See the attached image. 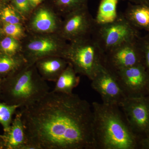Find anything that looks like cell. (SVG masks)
Returning a JSON list of instances; mask_svg holds the SVG:
<instances>
[{"label": "cell", "instance_id": "obj_1", "mask_svg": "<svg viewBox=\"0 0 149 149\" xmlns=\"http://www.w3.org/2000/svg\"><path fill=\"white\" fill-rule=\"evenodd\" d=\"M28 143L36 149H96L92 105L77 94L50 91L20 108Z\"/></svg>", "mask_w": 149, "mask_h": 149}, {"label": "cell", "instance_id": "obj_2", "mask_svg": "<svg viewBox=\"0 0 149 149\" xmlns=\"http://www.w3.org/2000/svg\"><path fill=\"white\" fill-rule=\"evenodd\" d=\"M93 128L96 149H136L140 137L128 125L117 105L93 102Z\"/></svg>", "mask_w": 149, "mask_h": 149}, {"label": "cell", "instance_id": "obj_3", "mask_svg": "<svg viewBox=\"0 0 149 149\" xmlns=\"http://www.w3.org/2000/svg\"><path fill=\"white\" fill-rule=\"evenodd\" d=\"M49 90L46 80L38 74L33 65L26 63L3 79L0 100L8 104L18 106L20 108L37 102Z\"/></svg>", "mask_w": 149, "mask_h": 149}, {"label": "cell", "instance_id": "obj_4", "mask_svg": "<svg viewBox=\"0 0 149 149\" xmlns=\"http://www.w3.org/2000/svg\"><path fill=\"white\" fill-rule=\"evenodd\" d=\"M63 58L77 73L91 80L105 65V54L92 37L72 41L67 46Z\"/></svg>", "mask_w": 149, "mask_h": 149}, {"label": "cell", "instance_id": "obj_5", "mask_svg": "<svg viewBox=\"0 0 149 149\" xmlns=\"http://www.w3.org/2000/svg\"><path fill=\"white\" fill-rule=\"evenodd\" d=\"M139 37V30L129 23L123 13L111 23L96 24L92 35L105 54L123 43Z\"/></svg>", "mask_w": 149, "mask_h": 149}, {"label": "cell", "instance_id": "obj_6", "mask_svg": "<svg viewBox=\"0 0 149 149\" xmlns=\"http://www.w3.org/2000/svg\"><path fill=\"white\" fill-rule=\"evenodd\" d=\"M118 106L133 132L145 136L149 124V95L125 97Z\"/></svg>", "mask_w": 149, "mask_h": 149}, {"label": "cell", "instance_id": "obj_7", "mask_svg": "<svg viewBox=\"0 0 149 149\" xmlns=\"http://www.w3.org/2000/svg\"><path fill=\"white\" fill-rule=\"evenodd\" d=\"M139 37L125 42L105 54V65L115 72L137 65L144 64Z\"/></svg>", "mask_w": 149, "mask_h": 149}, {"label": "cell", "instance_id": "obj_8", "mask_svg": "<svg viewBox=\"0 0 149 149\" xmlns=\"http://www.w3.org/2000/svg\"><path fill=\"white\" fill-rule=\"evenodd\" d=\"M114 72L126 97L149 95V73L144 64Z\"/></svg>", "mask_w": 149, "mask_h": 149}, {"label": "cell", "instance_id": "obj_9", "mask_svg": "<svg viewBox=\"0 0 149 149\" xmlns=\"http://www.w3.org/2000/svg\"><path fill=\"white\" fill-rule=\"evenodd\" d=\"M91 81L92 88L100 94L104 104L118 106L126 97L115 73L105 65Z\"/></svg>", "mask_w": 149, "mask_h": 149}, {"label": "cell", "instance_id": "obj_10", "mask_svg": "<svg viewBox=\"0 0 149 149\" xmlns=\"http://www.w3.org/2000/svg\"><path fill=\"white\" fill-rule=\"evenodd\" d=\"M96 24L86 6L67 15L62 35L71 42L91 37Z\"/></svg>", "mask_w": 149, "mask_h": 149}, {"label": "cell", "instance_id": "obj_11", "mask_svg": "<svg viewBox=\"0 0 149 149\" xmlns=\"http://www.w3.org/2000/svg\"><path fill=\"white\" fill-rule=\"evenodd\" d=\"M66 47L59 45L58 43L49 38H43L32 41L28 46L29 52L25 58L27 64L32 65L40 59L55 54L63 58L65 49L58 48Z\"/></svg>", "mask_w": 149, "mask_h": 149}, {"label": "cell", "instance_id": "obj_12", "mask_svg": "<svg viewBox=\"0 0 149 149\" xmlns=\"http://www.w3.org/2000/svg\"><path fill=\"white\" fill-rule=\"evenodd\" d=\"M4 149H23L28 143L21 113L17 111L8 130L2 135Z\"/></svg>", "mask_w": 149, "mask_h": 149}, {"label": "cell", "instance_id": "obj_13", "mask_svg": "<svg viewBox=\"0 0 149 149\" xmlns=\"http://www.w3.org/2000/svg\"><path fill=\"white\" fill-rule=\"evenodd\" d=\"M123 14L133 27L149 33V6L130 3Z\"/></svg>", "mask_w": 149, "mask_h": 149}, {"label": "cell", "instance_id": "obj_14", "mask_svg": "<svg viewBox=\"0 0 149 149\" xmlns=\"http://www.w3.org/2000/svg\"><path fill=\"white\" fill-rule=\"evenodd\" d=\"M59 57L42 58L37 61L41 77L46 81L55 82L68 65V62L66 59Z\"/></svg>", "mask_w": 149, "mask_h": 149}, {"label": "cell", "instance_id": "obj_15", "mask_svg": "<svg viewBox=\"0 0 149 149\" xmlns=\"http://www.w3.org/2000/svg\"><path fill=\"white\" fill-rule=\"evenodd\" d=\"M77 74L72 65L68 63L56 80L53 92L68 94L72 93L73 89L78 86L80 82V77Z\"/></svg>", "mask_w": 149, "mask_h": 149}, {"label": "cell", "instance_id": "obj_16", "mask_svg": "<svg viewBox=\"0 0 149 149\" xmlns=\"http://www.w3.org/2000/svg\"><path fill=\"white\" fill-rule=\"evenodd\" d=\"M120 0H101L95 22L97 24H103L115 21L118 16V4Z\"/></svg>", "mask_w": 149, "mask_h": 149}, {"label": "cell", "instance_id": "obj_17", "mask_svg": "<svg viewBox=\"0 0 149 149\" xmlns=\"http://www.w3.org/2000/svg\"><path fill=\"white\" fill-rule=\"evenodd\" d=\"M26 63L25 58L21 56L0 53V78H6Z\"/></svg>", "mask_w": 149, "mask_h": 149}, {"label": "cell", "instance_id": "obj_18", "mask_svg": "<svg viewBox=\"0 0 149 149\" xmlns=\"http://www.w3.org/2000/svg\"><path fill=\"white\" fill-rule=\"evenodd\" d=\"M32 25L36 30L39 32H51L56 28L55 19L49 11L41 9L34 17Z\"/></svg>", "mask_w": 149, "mask_h": 149}, {"label": "cell", "instance_id": "obj_19", "mask_svg": "<svg viewBox=\"0 0 149 149\" xmlns=\"http://www.w3.org/2000/svg\"><path fill=\"white\" fill-rule=\"evenodd\" d=\"M19 108L18 106L12 105L0 102V124L2 126L4 132L7 131L13 120V116Z\"/></svg>", "mask_w": 149, "mask_h": 149}, {"label": "cell", "instance_id": "obj_20", "mask_svg": "<svg viewBox=\"0 0 149 149\" xmlns=\"http://www.w3.org/2000/svg\"><path fill=\"white\" fill-rule=\"evenodd\" d=\"M61 13L68 14L73 11L87 6L88 0H54Z\"/></svg>", "mask_w": 149, "mask_h": 149}, {"label": "cell", "instance_id": "obj_21", "mask_svg": "<svg viewBox=\"0 0 149 149\" xmlns=\"http://www.w3.org/2000/svg\"><path fill=\"white\" fill-rule=\"evenodd\" d=\"M19 44L16 39L7 36L0 42V53L10 56L17 55Z\"/></svg>", "mask_w": 149, "mask_h": 149}, {"label": "cell", "instance_id": "obj_22", "mask_svg": "<svg viewBox=\"0 0 149 149\" xmlns=\"http://www.w3.org/2000/svg\"><path fill=\"white\" fill-rule=\"evenodd\" d=\"M0 18L4 23L19 24L20 17L10 6L3 7L0 11Z\"/></svg>", "mask_w": 149, "mask_h": 149}, {"label": "cell", "instance_id": "obj_23", "mask_svg": "<svg viewBox=\"0 0 149 149\" xmlns=\"http://www.w3.org/2000/svg\"><path fill=\"white\" fill-rule=\"evenodd\" d=\"M139 42L143 56L144 64L149 73V33L139 37Z\"/></svg>", "mask_w": 149, "mask_h": 149}, {"label": "cell", "instance_id": "obj_24", "mask_svg": "<svg viewBox=\"0 0 149 149\" xmlns=\"http://www.w3.org/2000/svg\"><path fill=\"white\" fill-rule=\"evenodd\" d=\"M3 31L7 36L15 39L21 37L23 35V30L19 24L4 23Z\"/></svg>", "mask_w": 149, "mask_h": 149}, {"label": "cell", "instance_id": "obj_25", "mask_svg": "<svg viewBox=\"0 0 149 149\" xmlns=\"http://www.w3.org/2000/svg\"><path fill=\"white\" fill-rule=\"evenodd\" d=\"M13 3L17 10L22 13L29 11L30 3L29 0H13Z\"/></svg>", "mask_w": 149, "mask_h": 149}, {"label": "cell", "instance_id": "obj_26", "mask_svg": "<svg viewBox=\"0 0 149 149\" xmlns=\"http://www.w3.org/2000/svg\"><path fill=\"white\" fill-rule=\"evenodd\" d=\"M138 148L142 149H149V136L140 138Z\"/></svg>", "mask_w": 149, "mask_h": 149}, {"label": "cell", "instance_id": "obj_27", "mask_svg": "<svg viewBox=\"0 0 149 149\" xmlns=\"http://www.w3.org/2000/svg\"><path fill=\"white\" fill-rule=\"evenodd\" d=\"M128 1L130 3L137 4H144L149 6V0H123Z\"/></svg>", "mask_w": 149, "mask_h": 149}, {"label": "cell", "instance_id": "obj_28", "mask_svg": "<svg viewBox=\"0 0 149 149\" xmlns=\"http://www.w3.org/2000/svg\"><path fill=\"white\" fill-rule=\"evenodd\" d=\"M29 1L30 5L32 6L35 7L40 3L42 0H29Z\"/></svg>", "mask_w": 149, "mask_h": 149}, {"label": "cell", "instance_id": "obj_29", "mask_svg": "<svg viewBox=\"0 0 149 149\" xmlns=\"http://www.w3.org/2000/svg\"><path fill=\"white\" fill-rule=\"evenodd\" d=\"M4 149V141L3 139L2 135H0V149Z\"/></svg>", "mask_w": 149, "mask_h": 149}, {"label": "cell", "instance_id": "obj_30", "mask_svg": "<svg viewBox=\"0 0 149 149\" xmlns=\"http://www.w3.org/2000/svg\"><path fill=\"white\" fill-rule=\"evenodd\" d=\"M149 136V124L148 127V129H147L146 132V135L145 136Z\"/></svg>", "mask_w": 149, "mask_h": 149}, {"label": "cell", "instance_id": "obj_31", "mask_svg": "<svg viewBox=\"0 0 149 149\" xmlns=\"http://www.w3.org/2000/svg\"><path fill=\"white\" fill-rule=\"evenodd\" d=\"M2 79L0 78V89H1V85L2 81Z\"/></svg>", "mask_w": 149, "mask_h": 149}, {"label": "cell", "instance_id": "obj_32", "mask_svg": "<svg viewBox=\"0 0 149 149\" xmlns=\"http://www.w3.org/2000/svg\"><path fill=\"white\" fill-rule=\"evenodd\" d=\"M3 1H8V0H3Z\"/></svg>", "mask_w": 149, "mask_h": 149}]
</instances>
